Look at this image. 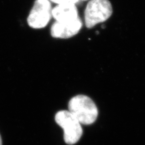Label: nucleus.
Segmentation results:
<instances>
[{
  "mask_svg": "<svg viewBox=\"0 0 145 145\" xmlns=\"http://www.w3.org/2000/svg\"><path fill=\"white\" fill-rule=\"evenodd\" d=\"M68 109L81 124H91L98 116L96 104L90 97L83 95L72 97L68 104Z\"/></svg>",
  "mask_w": 145,
  "mask_h": 145,
  "instance_id": "obj_1",
  "label": "nucleus"
},
{
  "mask_svg": "<svg viewBox=\"0 0 145 145\" xmlns=\"http://www.w3.org/2000/svg\"><path fill=\"white\" fill-rule=\"evenodd\" d=\"M109 0H90L84 11L85 24L89 29L108 20L112 14Z\"/></svg>",
  "mask_w": 145,
  "mask_h": 145,
  "instance_id": "obj_2",
  "label": "nucleus"
},
{
  "mask_svg": "<svg viewBox=\"0 0 145 145\" xmlns=\"http://www.w3.org/2000/svg\"><path fill=\"white\" fill-rule=\"evenodd\" d=\"M55 120L64 131L63 138L68 145L78 142L83 134L81 124L69 111H60L55 116Z\"/></svg>",
  "mask_w": 145,
  "mask_h": 145,
  "instance_id": "obj_3",
  "label": "nucleus"
},
{
  "mask_svg": "<svg viewBox=\"0 0 145 145\" xmlns=\"http://www.w3.org/2000/svg\"><path fill=\"white\" fill-rule=\"evenodd\" d=\"M51 4L50 0H36L27 17V23L33 29L45 27L50 21Z\"/></svg>",
  "mask_w": 145,
  "mask_h": 145,
  "instance_id": "obj_4",
  "label": "nucleus"
},
{
  "mask_svg": "<svg viewBox=\"0 0 145 145\" xmlns=\"http://www.w3.org/2000/svg\"><path fill=\"white\" fill-rule=\"evenodd\" d=\"M82 26V22L79 17L75 21L60 23L54 22L51 28V36L56 38L66 39L76 35Z\"/></svg>",
  "mask_w": 145,
  "mask_h": 145,
  "instance_id": "obj_5",
  "label": "nucleus"
},
{
  "mask_svg": "<svg viewBox=\"0 0 145 145\" xmlns=\"http://www.w3.org/2000/svg\"><path fill=\"white\" fill-rule=\"evenodd\" d=\"M51 13L56 22L60 23L71 22L79 18L77 7L72 3L58 4L52 9Z\"/></svg>",
  "mask_w": 145,
  "mask_h": 145,
  "instance_id": "obj_6",
  "label": "nucleus"
},
{
  "mask_svg": "<svg viewBox=\"0 0 145 145\" xmlns=\"http://www.w3.org/2000/svg\"><path fill=\"white\" fill-rule=\"evenodd\" d=\"M52 2H54L55 3L61 4V3H72L74 4L78 3L79 2L78 0H50Z\"/></svg>",
  "mask_w": 145,
  "mask_h": 145,
  "instance_id": "obj_7",
  "label": "nucleus"
},
{
  "mask_svg": "<svg viewBox=\"0 0 145 145\" xmlns=\"http://www.w3.org/2000/svg\"><path fill=\"white\" fill-rule=\"evenodd\" d=\"M0 145H2V138H1V135H0Z\"/></svg>",
  "mask_w": 145,
  "mask_h": 145,
  "instance_id": "obj_8",
  "label": "nucleus"
},
{
  "mask_svg": "<svg viewBox=\"0 0 145 145\" xmlns=\"http://www.w3.org/2000/svg\"><path fill=\"white\" fill-rule=\"evenodd\" d=\"M79 2H81V1H88V0H78Z\"/></svg>",
  "mask_w": 145,
  "mask_h": 145,
  "instance_id": "obj_9",
  "label": "nucleus"
}]
</instances>
